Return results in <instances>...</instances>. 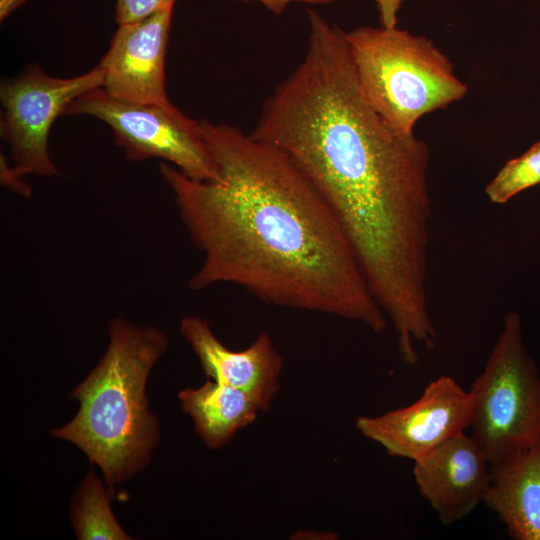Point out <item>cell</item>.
<instances>
[{
    "label": "cell",
    "mask_w": 540,
    "mask_h": 540,
    "mask_svg": "<svg viewBox=\"0 0 540 540\" xmlns=\"http://www.w3.org/2000/svg\"><path fill=\"white\" fill-rule=\"evenodd\" d=\"M305 56L265 101L250 133L300 168L342 226L381 309L427 304L429 148L365 99L345 31L308 11Z\"/></svg>",
    "instance_id": "1"
},
{
    "label": "cell",
    "mask_w": 540,
    "mask_h": 540,
    "mask_svg": "<svg viewBox=\"0 0 540 540\" xmlns=\"http://www.w3.org/2000/svg\"><path fill=\"white\" fill-rule=\"evenodd\" d=\"M361 91L393 129L414 133L417 121L465 97L468 86L430 39L397 26L345 32Z\"/></svg>",
    "instance_id": "4"
},
{
    "label": "cell",
    "mask_w": 540,
    "mask_h": 540,
    "mask_svg": "<svg viewBox=\"0 0 540 540\" xmlns=\"http://www.w3.org/2000/svg\"><path fill=\"white\" fill-rule=\"evenodd\" d=\"M540 184V141L505 163L485 188L489 200L504 204L516 194Z\"/></svg>",
    "instance_id": "15"
},
{
    "label": "cell",
    "mask_w": 540,
    "mask_h": 540,
    "mask_svg": "<svg viewBox=\"0 0 540 540\" xmlns=\"http://www.w3.org/2000/svg\"><path fill=\"white\" fill-rule=\"evenodd\" d=\"M180 332L209 379L241 389L253 396L263 411L270 409L280 388L283 359L269 334L261 332L247 348L232 350L200 317H183Z\"/></svg>",
    "instance_id": "11"
},
{
    "label": "cell",
    "mask_w": 540,
    "mask_h": 540,
    "mask_svg": "<svg viewBox=\"0 0 540 540\" xmlns=\"http://www.w3.org/2000/svg\"><path fill=\"white\" fill-rule=\"evenodd\" d=\"M413 462L418 491L443 524L463 519L484 501L491 465L472 435L460 432Z\"/></svg>",
    "instance_id": "10"
},
{
    "label": "cell",
    "mask_w": 540,
    "mask_h": 540,
    "mask_svg": "<svg viewBox=\"0 0 540 540\" xmlns=\"http://www.w3.org/2000/svg\"><path fill=\"white\" fill-rule=\"evenodd\" d=\"M200 122L220 179L195 180L160 165L202 254L188 288L232 284L270 305L336 316L384 333L386 316L349 239L300 168L278 147L238 127Z\"/></svg>",
    "instance_id": "2"
},
{
    "label": "cell",
    "mask_w": 540,
    "mask_h": 540,
    "mask_svg": "<svg viewBox=\"0 0 540 540\" xmlns=\"http://www.w3.org/2000/svg\"><path fill=\"white\" fill-rule=\"evenodd\" d=\"M102 86L98 66L72 78L52 77L34 66L4 81L0 86V134L9 145L13 173L20 178L59 175L48 151L50 129L77 97Z\"/></svg>",
    "instance_id": "7"
},
{
    "label": "cell",
    "mask_w": 540,
    "mask_h": 540,
    "mask_svg": "<svg viewBox=\"0 0 540 540\" xmlns=\"http://www.w3.org/2000/svg\"><path fill=\"white\" fill-rule=\"evenodd\" d=\"M1 182L4 186L22 196L27 197L31 194L29 186L24 183L22 178L12 172L7 158L3 155H1Z\"/></svg>",
    "instance_id": "18"
},
{
    "label": "cell",
    "mask_w": 540,
    "mask_h": 540,
    "mask_svg": "<svg viewBox=\"0 0 540 540\" xmlns=\"http://www.w3.org/2000/svg\"><path fill=\"white\" fill-rule=\"evenodd\" d=\"M471 397L450 376L430 382L412 404L376 416H359L356 428L393 457L412 461L469 427Z\"/></svg>",
    "instance_id": "8"
},
{
    "label": "cell",
    "mask_w": 540,
    "mask_h": 540,
    "mask_svg": "<svg viewBox=\"0 0 540 540\" xmlns=\"http://www.w3.org/2000/svg\"><path fill=\"white\" fill-rule=\"evenodd\" d=\"M376 3L380 24L383 27L397 26L398 12L406 0H372Z\"/></svg>",
    "instance_id": "17"
},
{
    "label": "cell",
    "mask_w": 540,
    "mask_h": 540,
    "mask_svg": "<svg viewBox=\"0 0 540 540\" xmlns=\"http://www.w3.org/2000/svg\"><path fill=\"white\" fill-rule=\"evenodd\" d=\"M178 397L182 410L192 418L197 434L211 449L229 443L263 411L247 392L209 378L198 388L180 391Z\"/></svg>",
    "instance_id": "13"
},
{
    "label": "cell",
    "mask_w": 540,
    "mask_h": 540,
    "mask_svg": "<svg viewBox=\"0 0 540 540\" xmlns=\"http://www.w3.org/2000/svg\"><path fill=\"white\" fill-rule=\"evenodd\" d=\"M108 334L104 355L71 392L80 403L78 413L51 435L79 447L113 489L146 466L158 442L159 425L145 387L169 341L156 327L119 317L109 322Z\"/></svg>",
    "instance_id": "3"
},
{
    "label": "cell",
    "mask_w": 540,
    "mask_h": 540,
    "mask_svg": "<svg viewBox=\"0 0 540 540\" xmlns=\"http://www.w3.org/2000/svg\"><path fill=\"white\" fill-rule=\"evenodd\" d=\"M63 115H86L102 120L132 161L159 158L191 179H220L201 122L188 118L174 105L126 101L98 87L77 97Z\"/></svg>",
    "instance_id": "6"
},
{
    "label": "cell",
    "mask_w": 540,
    "mask_h": 540,
    "mask_svg": "<svg viewBox=\"0 0 540 540\" xmlns=\"http://www.w3.org/2000/svg\"><path fill=\"white\" fill-rule=\"evenodd\" d=\"M27 0H1L0 1V18L3 20L6 18L14 9L22 5Z\"/></svg>",
    "instance_id": "20"
},
{
    "label": "cell",
    "mask_w": 540,
    "mask_h": 540,
    "mask_svg": "<svg viewBox=\"0 0 540 540\" xmlns=\"http://www.w3.org/2000/svg\"><path fill=\"white\" fill-rule=\"evenodd\" d=\"M173 7L119 25L98 67L113 97L144 104L173 105L165 89V57Z\"/></svg>",
    "instance_id": "9"
},
{
    "label": "cell",
    "mask_w": 540,
    "mask_h": 540,
    "mask_svg": "<svg viewBox=\"0 0 540 540\" xmlns=\"http://www.w3.org/2000/svg\"><path fill=\"white\" fill-rule=\"evenodd\" d=\"M241 1H257L265 6L269 11L274 14H280L290 5L291 3L300 2L305 4H314V5H326L334 3L336 0H241Z\"/></svg>",
    "instance_id": "19"
},
{
    "label": "cell",
    "mask_w": 540,
    "mask_h": 540,
    "mask_svg": "<svg viewBox=\"0 0 540 540\" xmlns=\"http://www.w3.org/2000/svg\"><path fill=\"white\" fill-rule=\"evenodd\" d=\"M483 503L514 540H540V441L492 465Z\"/></svg>",
    "instance_id": "12"
},
{
    "label": "cell",
    "mask_w": 540,
    "mask_h": 540,
    "mask_svg": "<svg viewBox=\"0 0 540 540\" xmlns=\"http://www.w3.org/2000/svg\"><path fill=\"white\" fill-rule=\"evenodd\" d=\"M176 0H116L118 25L142 20L158 11L173 7Z\"/></svg>",
    "instance_id": "16"
},
{
    "label": "cell",
    "mask_w": 540,
    "mask_h": 540,
    "mask_svg": "<svg viewBox=\"0 0 540 540\" xmlns=\"http://www.w3.org/2000/svg\"><path fill=\"white\" fill-rule=\"evenodd\" d=\"M469 393L471 435L491 466L540 441V378L515 311Z\"/></svg>",
    "instance_id": "5"
},
{
    "label": "cell",
    "mask_w": 540,
    "mask_h": 540,
    "mask_svg": "<svg viewBox=\"0 0 540 540\" xmlns=\"http://www.w3.org/2000/svg\"><path fill=\"white\" fill-rule=\"evenodd\" d=\"M72 523L80 540H127L131 537L114 517L108 493L90 472L78 488L72 505Z\"/></svg>",
    "instance_id": "14"
}]
</instances>
